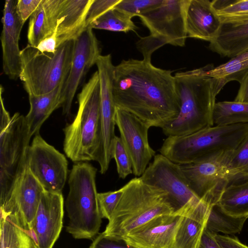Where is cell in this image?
<instances>
[{
    "label": "cell",
    "instance_id": "obj_1",
    "mask_svg": "<svg viewBox=\"0 0 248 248\" xmlns=\"http://www.w3.org/2000/svg\"><path fill=\"white\" fill-rule=\"evenodd\" d=\"M172 71L151 61L129 59L114 66L113 96L116 107L127 111L151 127H163L174 120L180 103Z\"/></svg>",
    "mask_w": 248,
    "mask_h": 248
},
{
    "label": "cell",
    "instance_id": "obj_2",
    "mask_svg": "<svg viewBox=\"0 0 248 248\" xmlns=\"http://www.w3.org/2000/svg\"><path fill=\"white\" fill-rule=\"evenodd\" d=\"M209 66L174 74L180 111L162 128L166 136L187 135L214 125L216 97L224 86L220 80L207 74Z\"/></svg>",
    "mask_w": 248,
    "mask_h": 248
},
{
    "label": "cell",
    "instance_id": "obj_3",
    "mask_svg": "<svg viewBox=\"0 0 248 248\" xmlns=\"http://www.w3.org/2000/svg\"><path fill=\"white\" fill-rule=\"evenodd\" d=\"M121 188L122 196L102 232L108 237L122 241L155 217L175 212L166 192L145 183L140 177L132 179Z\"/></svg>",
    "mask_w": 248,
    "mask_h": 248
},
{
    "label": "cell",
    "instance_id": "obj_4",
    "mask_svg": "<svg viewBox=\"0 0 248 248\" xmlns=\"http://www.w3.org/2000/svg\"><path fill=\"white\" fill-rule=\"evenodd\" d=\"M73 121L63 129V151L72 161L96 160L101 137L100 82L97 71L78 95Z\"/></svg>",
    "mask_w": 248,
    "mask_h": 248
},
{
    "label": "cell",
    "instance_id": "obj_5",
    "mask_svg": "<svg viewBox=\"0 0 248 248\" xmlns=\"http://www.w3.org/2000/svg\"><path fill=\"white\" fill-rule=\"evenodd\" d=\"M248 134V124L214 125L189 135L167 137L158 151L185 165L234 150Z\"/></svg>",
    "mask_w": 248,
    "mask_h": 248
},
{
    "label": "cell",
    "instance_id": "obj_6",
    "mask_svg": "<svg viewBox=\"0 0 248 248\" xmlns=\"http://www.w3.org/2000/svg\"><path fill=\"white\" fill-rule=\"evenodd\" d=\"M97 169L88 162L74 164L68 179L67 232L75 239H92L99 232L102 215L96 185Z\"/></svg>",
    "mask_w": 248,
    "mask_h": 248
},
{
    "label": "cell",
    "instance_id": "obj_7",
    "mask_svg": "<svg viewBox=\"0 0 248 248\" xmlns=\"http://www.w3.org/2000/svg\"><path fill=\"white\" fill-rule=\"evenodd\" d=\"M74 40L60 45L54 53H42L28 44L21 50L19 78L29 94L51 92L65 82L70 71Z\"/></svg>",
    "mask_w": 248,
    "mask_h": 248
},
{
    "label": "cell",
    "instance_id": "obj_8",
    "mask_svg": "<svg viewBox=\"0 0 248 248\" xmlns=\"http://www.w3.org/2000/svg\"><path fill=\"white\" fill-rule=\"evenodd\" d=\"M232 151L180 165L194 194L210 205L217 203L228 185L237 183L228 166Z\"/></svg>",
    "mask_w": 248,
    "mask_h": 248
},
{
    "label": "cell",
    "instance_id": "obj_9",
    "mask_svg": "<svg viewBox=\"0 0 248 248\" xmlns=\"http://www.w3.org/2000/svg\"><path fill=\"white\" fill-rule=\"evenodd\" d=\"M44 188L30 172L27 162L13 187L0 203V218H6L31 237Z\"/></svg>",
    "mask_w": 248,
    "mask_h": 248
},
{
    "label": "cell",
    "instance_id": "obj_10",
    "mask_svg": "<svg viewBox=\"0 0 248 248\" xmlns=\"http://www.w3.org/2000/svg\"><path fill=\"white\" fill-rule=\"evenodd\" d=\"M28 167L45 191L62 193L68 173V161L64 155L48 144L37 133L27 154Z\"/></svg>",
    "mask_w": 248,
    "mask_h": 248
},
{
    "label": "cell",
    "instance_id": "obj_11",
    "mask_svg": "<svg viewBox=\"0 0 248 248\" xmlns=\"http://www.w3.org/2000/svg\"><path fill=\"white\" fill-rule=\"evenodd\" d=\"M140 178L145 183L166 192L174 212L191 202L199 199L191 190L180 165L160 154L155 155Z\"/></svg>",
    "mask_w": 248,
    "mask_h": 248
},
{
    "label": "cell",
    "instance_id": "obj_12",
    "mask_svg": "<svg viewBox=\"0 0 248 248\" xmlns=\"http://www.w3.org/2000/svg\"><path fill=\"white\" fill-rule=\"evenodd\" d=\"M188 0H163L158 6L139 16L150 35L166 44L184 46L187 33L186 11Z\"/></svg>",
    "mask_w": 248,
    "mask_h": 248
},
{
    "label": "cell",
    "instance_id": "obj_13",
    "mask_svg": "<svg viewBox=\"0 0 248 248\" xmlns=\"http://www.w3.org/2000/svg\"><path fill=\"white\" fill-rule=\"evenodd\" d=\"M101 48L93 29L87 27L74 40L69 73L63 83L60 95L62 114L68 115L72 103L83 78L101 55Z\"/></svg>",
    "mask_w": 248,
    "mask_h": 248
},
{
    "label": "cell",
    "instance_id": "obj_14",
    "mask_svg": "<svg viewBox=\"0 0 248 248\" xmlns=\"http://www.w3.org/2000/svg\"><path fill=\"white\" fill-rule=\"evenodd\" d=\"M115 122L131 157L133 174L140 177L155 155L148 140V131L151 127L134 114L117 107Z\"/></svg>",
    "mask_w": 248,
    "mask_h": 248
},
{
    "label": "cell",
    "instance_id": "obj_15",
    "mask_svg": "<svg viewBox=\"0 0 248 248\" xmlns=\"http://www.w3.org/2000/svg\"><path fill=\"white\" fill-rule=\"evenodd\" d=\"M32 136L25 116L15 113L10 122L0 125V170L16 177L26 163Z\"/></svg>",
    "mask_w": 248,
    "mask_h": 248
},
{
    "label": "cell",
    "instance_id": "obj_16",
    "mask_svg": "<svg viewBox=\"0 0 248 248\" xmlns=\"http://www.w3.org/2000/svg\"><path fill=\"white\" fill-rule=\"evenodd\" d=\"M63 206L62 193L44 191L31 235L38 248H52L59 238L63 225Z\"/></svg>",
    "mask_w": 248,
    "mask_h": 248
},
{
    "label": "cell",
    "instance_id": "obj_17",
    "mask_svg": "<svg viewBox=\"0 0 248 248\" xmlns=\"http://www.w3.org/2000/svg\"><path fill=\"white\" fill-rule=\"evenodd\" d=\"M182 216L162 215L134 230L122 241L133 248H175V240Z\"/></svg>",
    "mask_w": 248,
    "mask_h": 248
},
{
    "label": "cell",
    "instance_id": "obj_18",
    "mask_svg": "<svg viewBox=\"0 0 248 248\" xmlns=\"http://www.w3.org/2000/svg\"><path fill=\"white\" fill-rule=\"evenodd\" d=\"M16 1L17 0H7L5 2L0 36L3 72L10 79L13 80L19 78L21 71L19 40L24 24L16 14Z\"/></svg>",
    "mask_w": 248,
    "mask_h": 248
},
{
    "label": "cell",
    "instance_id": "obj_19",
    "mask_svg": "<svg viewBox=\"0 0 248 248\" xmlns=\"http://www.w3.org/2000/svg\"><path fill=\"white\" fill-rule=\"evenodd\" d=\"M94 0H57L54 11L57 47L75 40L87 27L86 19Z\"/></svg>",
    "mask_w": 248,
    "mask_h": 248
},
{
    "label": "cell",
    "instance_id": "obj_20",
    "mask_svg": "<svg viewBox=\"0 0 248 248\" xmlns=\"http://www.w3.org/2000/svg\"><path fill=\"white\" fill-rule=\"evenodd\" d=\"M210 205L196 199L173 215L182 216L175 240V248H199L205 230Z\"/></svg>",
    "mask_w": 248,
    "mask_h": 248
},
{
    "label": "cell",
    "instance_id": "obj_21",
    "mask_svg": "<svg viewBox=\"0 0 248 248\" xmlns=\"http://www.w3.org/2000/svg\"><path fill=\"white\" fill-rule=\"evenodd\" d=\"M222 25V21L208 0H188L186 11L187 37L213 41Z\"/></svg>",
    "mask_w": 248,
    "mask_h": 248
},
{
    "label": "cell",
    "instance_id": "obj_22",
    "mask_svg": "<svg viewBox=\"0 0 248 248\" xmlns=\"http://www.w3.org/2000/svg\"><path fill=\"white\" fill-rule=\"evenodd\" d=\"M209 47L222 56L231 58L248 50V21L222 23L217 37L210 43Z\"/></svg>",
    "mask_w": 248,
    "mask_h": 248
},
{
    "label": "cell",
    "instance_id": "obj_23",
    "mask_svg": "<svg viewBox=\"0 0 248 248\" xmlns=\"http://www.w3.org/2000/svg\"><path fill=\"white\" fill-rule=\"evenodd\" d=\"M62 85L46 94H29L30 109L25 117L32 136L39 133L42 125L52 112L61 108L60 95Z\"/></svg>",
    "mask_w": 248,
    "mask_h": 248
},
{
    "label": "cell",
    "instance_id": "obj_24",
    "mask_svg": "<svg viewBox=\"0 0 248 248\" xmlns=\"http://www.w3.org/2000/svg\"><path fill=\"white\" fill-rule=\"evenodd\" d=\"M217 204L231 216L248 217V179L228 185Z\"/></svg>",
    "mask_w": 248,
    "mask_h": 248
},
{
    "label": "cell",
    "instance_id": "obj_25",
    "mask_svg": "<svg viewBox=\"0 0 248 248\" xmlns=\"http://www.w3.org/2000/svg\"><path fill=\"white\" fill-rule=\"evenodd\" d=\"M47 0L40 4L29 18L27 33L28 44L37 47L46 38L55 31Z\"/></svg>",
    "mask_w": 248,
    "mask_h": 248
},
{
    "label": "cell",
    "instance_id": "obj_26",
    "mask_svg": "<svg viewBox=\"0 0 248 248\" xmlns=\"http://www.w3.org/2000/svg\"><path fill=\"white\" fill-rule=\"evenodd\" d=\"M248 216L236 217L225 212L217 203L210 207L205 230L214 233L234 235L242 231Z\"/></svg>",
    "mask_w": 248,
    "mask_h": 248
},
{
    "label": "cell",
    "instance_id": "obj_27",
    "mask_svg": "<svg viewBox=\"0 0 248 248\" xmlns=\"http://www.w3.org/2000/svg\"><path fill=\"white\" fill-rule=\"evenodd\" d=\"M248 73V50L232 58L217 67L210 64L207 74L221 80L224 86L231 81L239 83Z\"/></svg>",
    "mask_w": 248,
    "mask_h": 248
},
{
    "label": "cell",
    "instance_id": "obj_28",
    "mask_svg": "<svg viewBox=\"0 0 248 248\" xmlns=\"http://www.w3.org/2000/svg\"><path fill=\"white\" fill-rule=\"evenodd\" d=\"M213 120L215 125L248 124V102L234 100L216 103Z\"/></svg>",
    "mask_w": 248,
    "mask_h": 248
},
{
    "label": "cell",
    "instance_id": "obj_29",
    "mask_svg": "<svg viewBox=\"0 0 248 248\" xmlns=\"http://www.w3.org/2000/svg\"><path fill=\"white\" fill-rule=\"evenodd\" d=\"M88 27L92 29L125 33L136 31L138 28L130 16L115 8L107 12Z\"/></svg>",
    "mask_w": 248,
    "mask_h": 248
},
{
    "label": "cell",
    "instance_id": "obj_30",
    "mask_svg": "<svg viewBox=\"0 0 248 248\" xmlns=\"http://www.w3.org/2000/svg\"><path fill=\"white\" fill-rule=\"evenodd\" d=\"M213 0V5L222 23L248 21V0Z\"/></svg>",
    "mask_w": 248,
    "mask_h": 248
},
{
    "label": "cell",
    "instance_id": "obj_31",
    "mask_svg": "<svg viewBox=\"0 0 248 248\" xmlns=\"http://www.w3.org/2000/svg\"><path fill=\"white\" fill-rule=\"evenodd\" d=\"M228 166L237 182L248 179V134L231 152Z\"/></svg>",
    "mask_w": 248,
    "mask_h": 248
},
{
    "label": "cell",
    "instance_id": "obj_32",
    "mask_svg": "<svg viewBox=\"0 0 248 248\" xmlns=\"http://www.w3.org/2000/svg\"><path fill=\"white\" fill-rule=\"evenodd\" d=\"M110 154L111 158L115 161L117 173L120 178L125 179L133 173L131 157L120 137L116 136L113 140Z\"/></svg>",
    "mask_w": 248,
    "mask_h": 248
},
{
    "label": "cell",
    "instance_id": "obj_33",
    "mask_svg": "<svg viewBox=\"0 0 248 248\" xmlns=\"http://www.w3.org/2000/svg\"><path fill=\"white\" fill-rule=\"evenodd\" d=\"M163 0H121L114 8L131 18L159 5Z\"/></svg>",
    "mask_w": 248,
    "mask_h": 248
},
{
    "label": "cell",
    "instance_id": "obj_34",
    "mask_svg": "<svg viewBox=\"0 0 248 248\" xmlns=\"http://www.w3.org/2000/svg\"><path fill=\"white\" fill-rule=\"evenodd\" d=\"M122 188L106 192L98 193V199L102 218L109 220L122 196Z\"/></svg>",
    "mask_w": 248,
    "mask_h": 248
},
{
    "label": "cell",
    "instance_id": "obj_35",
    "mask_svg": "<svg viewBox=\"0 0 248 248\" xmlns=\"http://www.w3.org/2000/svg\"><path fill=\"white\" fill-rule=\"evenodd\" d=\"M121 0H94L91 5L86 19V26L108 11L114 8Z\"/></svg>",
    "mask_w": 248,
    "mask_h": 248
},
{
    "label": "cell",
    "instance_id": "obj_36",
    "mask_svg": "<svg viewBox=\"0 0 248 248\" xmlns=\"http://www.w3.org/2000/svg\"><path fill=\"white\" fill-rule=\"evenodd\" d=\"M166 45L162 40L151 35L141 38L137 43V47L143 56V59L151 61L152 53L159 47Z\"/></svg>",
    "mask_w": 248,
    "mask_h": 248
},
{
    "label": "cell",
    "instance_id": "obj_37",
    "mask_svg": "<svg viewBox=\"0 0 248 248\" xmlns=\"http://www.w3.org/2000/svg\"><path fill=\"white\" fill-rule=\"evenodd\" d=\"M42 0H17L16 13L22 23L26 20L37 9Z\"/></svg>",
    "mask_w": 248,
    "mask_h": 248
},
{
    "label": "cell",
    "instance_id": "obj_38",
    "mask_svg": "<svg viewBox=\"0 0 248 248\" xmlns=\"http://www.w3.org/2000/svg\"><path fill=\"white\" fill-rule=\"evenodd\" d=\"M123 241H117L100 233L93 241L89 248H133L127 246Z\"/></svg>",
    "mask_w": 248,
    "mask_h": 248
},
{
    "label": "cell",
    "instance_id": "obj_39",
    "mask_svg": "<svg viewBox=\"0 0 248 248\" xmlns=\"http://www.w3.org/2000/svg\"><path fill=\"white\" fill-rule=\"evenodd\" d=\"M215 238L221 248H248V246L242 243L236 237L215 233Z\"/></svg>",
    "mask_w": 248,
    "mask_h": 248
},
{
    "label": "cell",
    "instance_id": "obj_40",
    "mask_svg": "<svg viewBox=\"0 0 248 248\" xmlns=\"http://www.w3.org/2000/svg\"><path fill=\"white\" fill-rule=\"evenodd\" d=\"M36 48L42 53H54L57 48L56 31L51 36L42 40Z\"/></svg>",
    "mask_w": 248,
    "mask_h": 248
},
{
    "label": "cell",
    "instance_id": "obj_41",
    "mask_svg": "<svg viewBox=\"0 0 248 248\" xmlns=\"http://www.w3.org/2000/svg\"><path fill=\"white\" fill-rule=\"evenodd\" d=\"M199 248H221L217 243L215 233L205 230L203 232Z\"/></svg>",
    "mask_w": 248,
    "mask_h": 248
},
{
    "label": "cell",
    "instance_id": "obj_42",
    "mask_svg": "<svg viewBox=\"0 0 248 248\" xmlns=\"http://www.w3.org/2000/svg\"><path fill=\"white\" fill-rule=\"evenodd\" d=\"M234 101L248 102V73L240 83V87Z\"/></svg>",
    "mask_w": 248,
    "mask_h": 248
},
{
    "label": "cell",
    "instance_id": "obj_43",
    "mask_svg": "<svg viewBox=\"0 0 248 248\" xmlns=\"http://www.w3.org/2000/svg\"><path fill=\"white\" fill-rule=\"evenodd\" d=\"M23 248H38V247L32 238L27 233Z\"/></svg>",
    "mask_w": 248,
    "mask_h": 248
}]
</instances>
